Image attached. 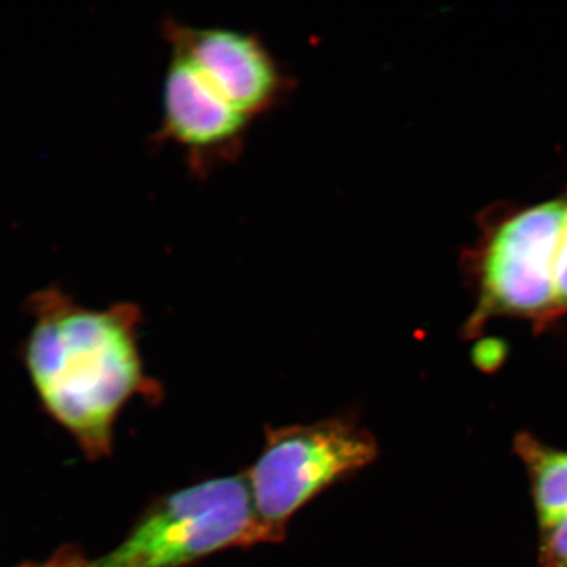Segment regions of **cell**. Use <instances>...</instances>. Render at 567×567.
<instances>
[{
    "instance_id": "2",
    "label": "cell",
    "mask_w": 567,
    "mask_h": 567,
    "mask_svg": "<svg viewBox=\"0 0 567 567\" xmlns=\"http://www.w3.org/2000/svg\"><path fill=\"white\" fill-rule=\"evenodd\" d=\"M565 193L536 204H496L477 218L475 241L462 254L473 293L466 339L498 319L520 320L536 333L561 322L555 295V260Z\"/></svg>"
},
{
    "instance_id": "6",
    "label": "cell",
    "mask_w": 567,
    "mask_h": 567,
    "mask_svg": "<svg viewBox=\"0 0 567 567\" xmlns=\"http://www.w3.org/2000/svg\"><path fill=\"white\" fill-rule=\"evenodd\" d=\"M248 123L192 63L173 55L164 80L163 140L173 141L203 166L238 152Z\"/></svg>"
},
{
    "instance_id": "10",
    "label": "cell",
    "mask_w": 567,
    "mask_h": 567,
    "mask_svg": "<svg viewBox=\"0 0 567 567\" xmlns=\"http://www.w3.org/2000/svg\"><path fill=\"white\" fill-rule=\"evenodd\" d=\"M18 567H100L99 561H91L84 554L74 546L59 548L54 555L44 561H29Z\"/></svg>"
},
{
    "instance_id": "8",
    "label": "cell",
    "mask_w": 567,
    "mask_h": 567,
    "mask_svg": "<svg viewBox=\"0 0 567 567\" xmlns=\"http://www.w3.org/2000/svg\"><path fill=\"white\" fill-rule=\"evenodd\" d=\"M537 567H567V509L540 522Z\"/></svg>"
},
{
    "instance_id": "3",
    "label": "cell",
    "mask_w": 567,
    "mask_h": 567,
    "mask_svg": "<svg viewBox=\"0 0 567 567\" xmlns=\"http://www.w3.org/2000/svg\"><path fill=\"white\" fill-rule=\"evenodd\" d=\"M268 543L248 476H223L182 488L147 507L100 567H189L216 551Z\"/></svg>"
},
{
    "instance_id": "9",
    "label": "cell",
    "mask_w": 567,
    "mask_h": 567,
    "mask_svg": "<svg viewBox=\"0 0 567 567\" xmlns=\"http://www.w3.org/2000/svg\"><path fill=\"white\" fill-rule=\"evenodd\" d=\"M565 197V218H563L561 230H559L557 260H555V295H557L561 320L567 319V189Z\"/></svg>"
},
{
    "instance_id": "7",
    "label": "cell",
    "mask_w": 567,
    "mask_h": 567,
    "mask_svg": "<svg viewBox=\"0 0 567 567\" xmlns=\"http://www.w3.org/2000/svg\"><path fill=\"white\" fill-rule=\"evenodd\" d=\"M514 453L527 472L537 520L567 509V450L547 445L529 432L514 440Z\"/></svg>"
},
{
    "instance_id": "5",
    "label": "cell",
    "mask_w": 567,
    "mask_h": 567,
    "mask_svg": "<svg viewBox=\"0 0 567 567\" xmlns=\"http://www.w3.org/2000/svg\"><path fill=\"white\" fill-rule=\"evenodd\" d=\"M166 35L174 54L192 63L249 121L271 110L286 91L274 55L249 33L169 22Z\"/></svg>"
},
{
    "instance_id": "1",
    "label": "cell",
    "mask_w": 567,
    "mask_h": 567,
    "mask_svg": "<svg viewBox=\"0 0 567 567\" xmlns=\"http://www.w3.org/2000/svg\"><path fill=\"white\" fill-rule=\"evenodd\" d=\"M25 308L32 327L22 353L41 405L85 456H110L118 413L153 391L137 341L140 309L85 308L55 286L33 293Z\"/></svg>"
},
{
    "instance_id": "4",
    "label": "cell",
    "mask_w": 567,
    "mask_h": 567,
    "mask_svg": "<svg viewBox=\"0 0 567 567\" xmlns=\"http://www.w3.org/2000/svg\"><path fill=\"white\" fill-rule=\"evenodd\" d=\"M379 456L371 432L350 417L268 429L248 476L254 509L268 543H278L290 518L328 487Z\"/></svg>"
}]
</instances>
